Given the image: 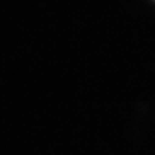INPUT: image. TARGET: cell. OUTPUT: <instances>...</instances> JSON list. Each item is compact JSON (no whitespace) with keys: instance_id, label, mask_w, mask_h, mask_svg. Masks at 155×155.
<instances>
[]
</instances>
